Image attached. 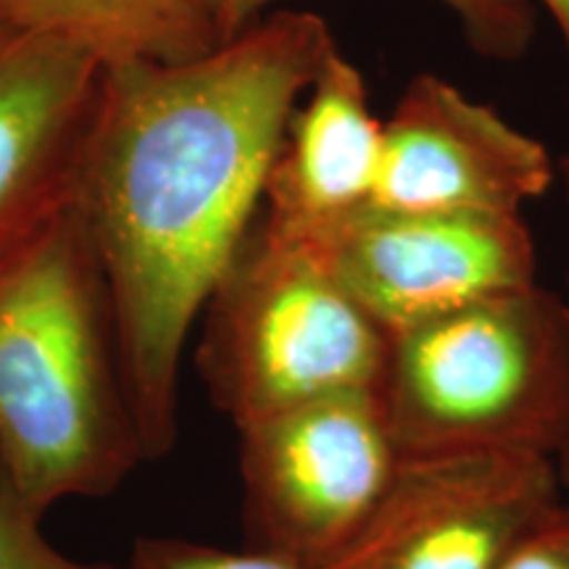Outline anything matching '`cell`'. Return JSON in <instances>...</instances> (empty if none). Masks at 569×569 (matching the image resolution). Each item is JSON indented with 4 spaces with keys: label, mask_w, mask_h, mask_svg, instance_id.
<instances>
[{
    "label": "cell",
    "mask_w": 569,
    "mask_h": 569,
    "mask_svg": "<svg viewBox=\"0 0 569 569\" xmlns=\"http://www.w3.org/2000/svg\"><path fill=\"white\" fill-rule=\"evenodd\" d=\"M540 3L551 11V17H553V21H557L561 38H565L567 53H569V0H540Z\"/></svg>",
    "instance_id": "cell-16"
},
{
    "label": "cell",
    "mask_w": 569,
    "mask_h": 569,
    "mask_svg": "<svg viewBox=\"0 0 569 569\" xmlns=\"http://www.w3.org/2000/svg\"><path fill=\"white\" fill-rule=\"evenodd\" d=\"M496 569H569V501L559 498Z\"/></svg>",
    "instance_id": "cell-15"
},
{
    "label": "cell",
    "mask_w": 569,
    "mask_h": 569,
    "mask_svg": "<svg viewBox=\"0 0 569 569\" xmlns=\"http://www.w3.org/2000/svg\"><path fill=\"white\" fill-rule=\"evenodd\" d=\"M251 549L319 569L365 528L401 451L377 390H343L238 427Z\"/></svg>",
    "instance_id": "cell-5"
},
{
    "label": "cell",
    "mask_w": 569,
    "mask_h": 569,
    "mask_svg": "<svg viewBox=\"0 0 569 569\" xmlns=\"http://www.w3.org/2000/svg\"><path fill=\"white\" fill-rule=\"evenodd\" d=\"M557 459L401 457L365 528L319 569H496L559 501Z\"/></svg>",
    "instance_id": "cell-6"
},
{
    "label": "cell",
    "mask_w": 569,
    "mask_h": 569,
    "mask_svg": "<svg viewBox=\"0 0 569 569\" xmlns=\"http://www.w3.org/2000/svg\"><path fill=\"white\" fill-rule=\"evenodd\" d=\"M375 390L401 457L557 459L569 443V306L532 282L390 332Z\"/></svg>",
    "instance_id": "cell-3"
},
{
    "label": "cell",
    "mask_w": 569,
    "mask_h": 569,
    "mask_svg": "<svg viewBox=\"0 0 569 569\" xmlns=\"http://www.w3.org/2000/svg\"><path fill=\"white\" fill-rule=\"evenodd\" d=\"M309 243L388 336L532 284L538 269L522 213L365 209Z\"/></svg>",
    "instance_id": "cell-7"
},
{
    "label": "cell",
    "mask_w": 569,
    "mask_h": 569,
    "mask_svg": "<svg viewBox=\"0 0 569 569\" xmlns=\"http://www.w3.org/2000/svg\"><path fill=\"white\" fill-rule=\"evenodd\" d=\"M336 42L319 13L280 9L201 59L106 71L74 206L111 290L146 465L177 443L188 338Z\"/></svg>",
    "instance_id": "cell-1"
},
{
    "label": "cell",
    "mask_w": 569,
    "mask_h": 569,
    "mask_svg": "<svg viewBox=\"0 0 569 569\" xmlns=\"http://www.w3.org/2000/svg\"><path fill=\"white\" fill-rule=\"evenodd\" d=\"M549 148L443 77L417 74L382 130L369 209L522 213L551 190Z\"/></svg>",
    "instance_id": "cell-8"
},
{
    "label": "cell",
    "mask_w": 569,
    "mask_h": 569,
    "mask_svg": "<svg viewBox=\"0 0 569 569\" xmlns=\"http://www.w3.org/2000/svg\"><path fill=\"white\" fill-rule=\"evenodd\" d=\"M0 13L103 71L172 67L224 42L206 0H0Z\"/></svg>",
    "instance_id": "cell-11"
},
{
    "label": "cell",
    "mask_w": 569,
    "mask_h": 569,
    "mask_svg": "<svg viewBox=\"0 0 569 569\" xmlns=\"http://www.w3.org/2000/svg\"><path fill=\"white\" fill-rule=\"evenodd\" d=\"M382 130L361 69L340 51L325 53L290 113L269 169L261 222L288 238L315 240L369 209L382 159Z\"/></svg>",
    "instance_id": "cell-10"
},
{
    "label": "cell",
    "mask_w": 569,
    "mask_h": 569,
    "mask_svg": "<svg viewBox=\"0 0 569 569\" xmlns=\"http://www.w3.org/2000/svg\"><path fill=\"white\" fill-rule=\"evenodd\" d=\"M222 40L238 38L272 13L277 0H206ZM459 21L465 40L480 56L515 61L530 48L536 21L528 0H436Z\"/></svg>",
    "instance_id": "cell-12"
},
{
    "label": "cell",
    "mask_w": 569,
    "mask_h": 569,
    "mask_svg": "<svg viewBox=\"0 0 569 569\" xmlns=\"http://www.w3.org/2000/svg\"><path fill=\"white\" fill-rule=\"evenodd\" d=\"M42 517L0 461V569H119L63 553L48 540Z\"/></svg>",
    "instance_id": "cell-13"
},
{
    "label": "cell",
    "mask_w": 569,
    "mask_h": 569,
    "mask_svg": "<svg viewBox=\"0 0 569 569\" xmlns=\"http://www.w3.org/2000/svg\"><path fill=\"white\" fill-rule=\"evenodd\" d=\"M567 280H569V277H567ZM557 469H559V480L565 482V486H569V443L559 451Z\"/></svg>",
    "instance_id": "cell-17"
},
{
    "label": "cell",
    "mask_w": 569,
    "mask_h": 569,
    "mask_svg": "<svg viewBox=\"0 0 569 569\" xmlns=\"http://www.w3.org/2000/svg\"><path fill=\"white\" fill-rule=\"evenodd\" d=\"M122 569H306L274 553L196 543L184 538H140Z\"/></svg>",
    "instance_id": "cell-14"
},
{
    "label": "cell",
    "mask_w": 569,
    "mask_h": 569,
    "mask_svg": "<svg viewBox=\"0 0 569 569\" xmlns=\"http://www.w3.org/2000/svg\"><path fill=\"white\" fill-rule=\"evenodd\" d=\"M0 461L42 511L109 496L146 465L111 290L74 203L0 256Z\"/></svg>",
    "instance_id": "cell-2"
},
{
    "label": "cell",
    "mask_w": 569,
    "mask_h": 569,
    "mask_svg": "<svg viewBox=\"0 0 569 569\" xmlns=\"http://www.w3.org/2000/svg\"><path fill=\"white\" fill-rule=\"evenodd\" d=\"M561 167H565V172L569 174V156H567V159H565V161H561Z\"/></svg>",
    "instance_id": "cell-18"
},
{
    "label": "cell",
    "mask_w": 569,
    "mask_h": 569,
    "mask_svg": "<svg viewBox=\"0 0 569 569\" xmlns=\"http://www.w3.org/2000/svg\"><path fill=\"white\" fill-rule=\"evenodd\" d=\"M103 77L0 13V256L74 203Z\"/></svg>",
    "instance_id": "cell-9"
},
{
    "label": "cell",
    "mask_w": 569,
    "mask_h": 569,
    "mask_svg": "<svg viewBox=\"0 0 569 569\" xmlns=\"http://www.w3.org/2000/svg\"><path fill=\"white\" fill-rule=\"evenodd\" d=\"M196 367L211 403L243 427L343 390H375L388 332L309 240L256 219L206 298Z\"/></svg>",
    "instance_id": "cell-4"
}]
</instances>
